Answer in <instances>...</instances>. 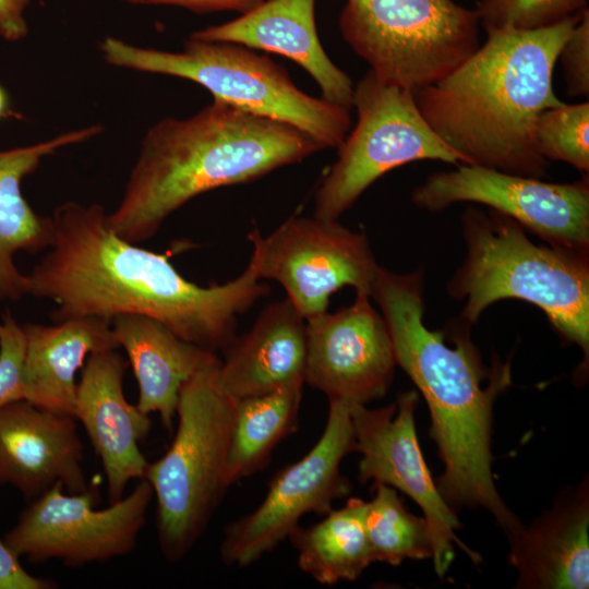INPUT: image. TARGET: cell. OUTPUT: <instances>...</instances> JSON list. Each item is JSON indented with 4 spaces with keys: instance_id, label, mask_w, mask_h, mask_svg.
Segmentation results:
<instances>
[{
    "instance_id": "obj_1",
    "label": "cell",
    "mask_w": 589,
    "mask_h": 589,
    "mask_svg": "<svg viewBox=\"0 0 589 589\" xmlns=\"http://www.w3.org/2000/svg\"><path fill=\"white\" fill-rule=\"evenodd\" d=\"M51 219L52 242L26 279L27 294L57 304L56 323L140 314L216 353L235 338L238 316L269 292L253 254L238 277L204 287L183 277L168 254L119 237L100 204L68 201Z\"/></svg>"
},
{
    "instance_id": "obj_2",
    "label": "cell",
    "mask_w": 589,
    "mask_h": 589,
    "mask_svg": "<svg viewBox=\"0 0 589 589\" xmlns=\"http://www.w3.org/2000/svg\"><path fill=\"white\" fill-rule=\"evenodd\" d=\"M422 273L396 274L380 267L371 298L381 309L393 341L397 364L424 397L431 414L444 472L436 488L450 506H480L489 510L506 536L521 524L497 493L492 477L491 422L496 397L510 384V366L500 361L489 370L472 344L468 328L446 330L423 323Z\"/></svg>"
},
{
    "instance_id": "obj_3",
    "label": "cell",
    "mask_w": 589,
    "mask_h": 589,
    "mask_svg": "<svg viewBox=\"0 0 589 589\" xmlns=\"http://www.w3.org/2000/svg\"><path fill=\"white\" fill-rule=\"evenodd\" d=\"M580 14L533 31L489 29L484 44L448 75L413 89L422 117L464 165L546 177L536 123L563 103L553 72Z\"/></svg>"
},
{
    "instance_id": "obj_4",
    "label": "cell",
    "mask_w": 589,
    "mask_h": 589,
    "mask_svg": "<svg viewBox=\"0 0 589 589\" xmlns=\"http://www.w3.org/2000/svg\"><path fill=\"white\" fill-rule=\"evenodd\" d=\"M321 149L316 140L290 124L214 99L189 118H165L148 129L107 223L137 244L195 196L252 182Z\"/></svg>"
},
{
    "instance_id": "obj_5",
    "label": "cell",
    "mask_w": 589,
    "mask_h": 589,
    "mask_svg": "<svg viewBox=\"0 0 589 589\" xmlns=\"http://www.w3.org/2000/svg\"><path fill=\"white\" fill-rule=\"evenodd\" d=\"M467 256L447 289L465 300L462 322L476 323L502 299L537 305L566 340L589 351L588 252L533 243L513 218L469 207L462 215Z\"/></svg>"
},
{
    "instance_id": "obj_6",
    "label": "cell",
    "mask_w": 589,
    "mask_h": 589,
    "mask_svg": "<svg viewBox=\"0 0 589 589\" xmlns=\"http://www.w3.org/2000/svg\"><path fill=\"white\" fill-rule=\"evenodd\" d=\"M220 361L181 387L171 445L144 474L156 498L158 544L169 563L193 549L231 485L227 464L236 399L218 385Z\"/></svg>"
},
{
    "instance_id": "obj_7",
    "label": "cell",
    "mask_w": 589,
    "mask_h": 589,
    "mask_svg": "<svg viewBox=\"0 0 589 589\" xmlns=\"http://www.w3.org/2000/svg\"><path fill=\"white\" fill-rule=\"evenodd\" d=\"M99 49L111 65L192 81L214 99L290 124L324 148L338 147L350 128L349 107L304 93L283 67L241 45L190 37L183 49L175 52L137 47L109 36Z\"/></svg>"
},
{
    "instance_id": "obj_8",
    "label": "cell",
    "mask_w": 589,
    "mask_h": 589,
    "mask_svg": "<svg viewBox=\"0 0 589 589\" xmlns=\"http://www.w3.org/2000/svg\"><path fill=\"white\" fill-rule=\"evenodd\" d=\"M338 25L377 79L412 91L445 77L480 46L476 9L454 0H347Z\"/></svg>"
},
{
    "instance_id": "obj_9",
    "label": "cell",
    "mask_w": 589,
    "mask_h": 589,
    "mask_svg": "<svg viewBox=\"0 0 589 589\" xmlns=\"http://www.w3.org/2000/svg\"><path fill=\"white\" fill-rule=\"evenodd\" d=\"M352 106L358 121L316 189L315 217L337 220L372 183L402 165L425 159L462 164L424 120L412 89L369 70L353 86Z\"/></svg>"
},
{
    "instance_id": "obj_10",
    "label": "cell",
    "mask_w": 589,
    "mask_h": 589,
    "mask_svg": "<svg viewBox=\"0 0 589 589\" xmlns=\"http://www.w3.org/2000/svg\"><path fill=\"white\" fill-rule=\"evenodd\" d=\"M328 401L326 424L314 446L272 478L255 509L226 526L219 545L225 565L244 568L254 564L288 539L303 516H324L335 501L351 492L350 481L340 472L342 459L354 452L349 406Z\"/></svg>"
},
{
    "instance_id": "obj_11",
    "label": "cell",
    "mask_w": 589,
    "mask_h": 589,
    "mask_svg": "<svg viewBox=\"0 0 589 589\" xmlns=\"http://www.w3.org/2000/svg\"><path fill=\"white\" fill-rule=\"evenodd\" d=\"M63 491L58 482L22 512L3 540L16 555L34 563L57 560L75 568L125 556L135 549L154 497L146 479L103 509L95 508L93 490Z\"/></svg>"
},
{
    "instance_id": "obj_12",
    "label": "cell",
    "mask_w": 589,
    "mask_h": 589,
    "mask_svg": "<svg viewBox=\"0 0 589 589\" xmlns=\"http://www.w3.org/2000/svg\"><path fill=\"white\" fill-rule=\"evenodd\" d=\"M249 240L260 277L277 281L305 320L327 311L344 287L371 297L381 267L366 236L337 220L292 216L267 237L254 229Z\"/></svg>"
},
{
    "instance_id": "obj_13",
    "label": "cell",
    "mask_w": 589,
    "mask_h": 589,
    "mask_svg": "<svg viewBox=\"0 0 589 589\" xmlns=\"http://www.w3.org/2000/svg\"><path fill=\"white\" fill-rule=\"evenodd\" d=\"M416 206L436 212L459 202L483 204L516 220L552 245L588 252V179L552 183L476 165L436 172L411 194Z\"/></svg>"
},
{
    "instance_id": "obj_14",
    "label": "cell",
    "mask_w": 589,
    "mask_h": 589,
    "mask_svg": "<svg viewBox=\"0 0 589 589\" xmlns=\"http://www.w3.org/2000/svg\"><path fill=\"white\" fill-rule=\"evenodd\" d=\"M418 394L400 393L396 402L370 409L348 404L354 436V452L361 454L358 478L362 483L387 484L410 496L423 510L435 572L443 576L455 556L454 544L473 562L479 555L456 536L460 524L440 494L423 459L414 425Z\"/></svg>"
},
{
    "instance_id": "obj_15",
    "label": "cell",
    "mask_w": 589,
    "mask_h": 589,
    "mask_svg": "<svg viewBox=\"0 0 589 589\" xmlns=\"http://www.w3.org/2000/svg\"><path fill=\"white\" fill-rule=\"evenodd\" d=\"M370 298L356 294L349 306L305 320L304 383L328 400L368 405L392 385L397 365L393 341Z\"/></svg>"
},
{
    "instance_id": "obj_16",
    "label": "cell",
    "mask_w": 589,
    "mask_h": 589,
    "mask_svg": "<svg viewBox=\"0 0 589 589\" xmlns=\"http://www.w3.org/2000/svg\"><path fill=\"white\" fill-rule=\"evenodd\" d=\"M127 362L117 349L92 353L77 382L74 418L84 425L107 479L109 504L131 480L144 478L148 461L139 444L151 430L149 414L124 397Z\"/></svg>"
},
{
    "instance_id": "obj_17",
    "label": "cell",
    "mask_w": 589,
    "mask_h": 589,
    "mask_svg": "<svg viewBox=\"0 0 589 589\" xmlns=\"http://www.w3.org/2000/svg\"><path fill=\"white\" fill-rule=\"evenodd\" d=\"M76 419L26 399L0 409V484L35 498L62 483L70 494L89 490Z\"/></svg>"
},
{
    "instance_id": "obj_18",
    "label": "cell",
    "mask_w": 589,
    "mask_h": 589,
    "mask_svg": "<svg viewBox=\"0 0 589 589\" xmlns=\"http://www.w3.org/2000/svg\"><path fill=\"white\" fill-rule=\"evenodd\" d=\"M314 8L315 0H264L241 16L196 31L190 37L209 43H231L284 56L313 77L323 98L351 108L352 81L322 47Z\"/></svg>"
},
{
    "instance_id": "obj_19",
    "label": "cell",
    "mask_w": 589,
    "mask_h": 589,
    "mask_svg": "<svg viewBox=\"0 0 589 589\" xmlns=\"http://www.w3.org/2000/svg\"><path fill=\"white\" fill-rule=\"evenodd\" d=\"M217 380L233 399L303 386L306 322L288 298L266 305L252 327L223 350Z\"/></svg>"
},
{
    "instance_id": "obj_20",
    "label": "cell",
    "mask_w": 589,
    "mask_h": 589,
    "mask_svg": "<svg viewBox=\"0 0 589 589\" xmlns=\"http://www.w3.org/2000/svg\"><path fill=\"white\" fill-rule=\"evenodd\" d=\"M587 482L557 501L530 527L507 536L518 587L587 589L589 584Z\"/></svg>"
},
{
    "instance_id": "obj_21",
    "label": "cell",
    "mask_w": 589,
    "mask_h": 589,
    "mask_svg": "<svg viewBox=\"0 0 589 589\" xmlns=\"http://www.w3.org/2000/svg\"><path fill=\"white\" fill-rule=\"evenodd\" d=\"M23 329L24 399L41 409L73 416L77 371L92 353L119 348L111 322L84 316L55 325L26 323Z\"/></svg>"
},
{
    "instance_id": "obj_22",
    "label": "cell",
    "mask_w": 589,
    "mask_h": 589,
    "mask_svg": "<svg viewBox=\"0 0 589 589\" xmlns=\"http://www.w3.org/2000/svg\"><path fill=\"white\" fill-rule=\"evenodd\" d=\"M111 329L137 381V408L146 414L158 413L164 428L171 432L181 387L219 358L145 315H117Z\"/></svg>"
},
{
    "instance_id": "obj_23",
    "label": "cell",
    "mask_w": 589,
    "mask_h": 589,
    "mask_svg": "<svg viewBox=\"0 0 589 589\" xmlns=\"http://www.w3.org/2000/svg\"><path fill=\"white\" fill-rule=\"evenodd\" d=\"M101 125L62 133L47 141L0 152V302L27 294L26 275L14 263L16 253L47 250L53 239L51 216L38 215L22 194V180L59 149L100 134Z\"/></svg>"
},
{
    "instance_id": "obj_24",
    "label": "cell",
    "mask_w": 589,
    "mask_h": 589,
    "mask_svg": "<svg viewBox=\"0 0 589 589\" xmlns=\"http://www.w3.org/2000/svg\"><path fill=\"white\" fill-rule=\"evenodd\" d=\"M365 501L351 497L310 526L296 527L288 540L299 568L321 585L354 581L373 563L364 527Z\"/></svg>"
},
{
    "instance_id": "obj_25",
    "label": "cell",
    "mask_w": 589,
    "mask_h": 589,
    "mask_svg": "<svg viewBox=\"0 0 589 589\" xmlns=\"http://www.w3.org/2000/svg\"><path fill=\"white\" fill-rule=\"evenodd\" d=\"M303 386L236 400L227 473L230 484L269 464L276 446L296 432Z\"/></svg>"
},
{
    "instance_id": "obj_26",
    "label": "cell",
    "mask_w": 589,
    "mask_h": 589,
    "mask_svg": "<svg viewBox=\"0 0 589 589\" xmlns=\"http://www.w3.org/2000/svg\"><path fill=\"white\" fill-rule=\"evenodd\" d=\"M374 494L365 502L364 527L373 562L393 566L405 560L432 558V545L424 518L406 509L396 490L373 483Z\"/></svg>"
},
{
    "instance_id": "obj_27",
    "label": "cell",
    "mask_w": 589,
    "mask_h": 589,
    "mask_svg": "<svg viewBox=\"0 0 589 589\" xmlns=\"http://www.w3.org/2000/svg\"><path fill=\"white\" fill-rule=\"evenodd\" d=\"M534 137L539 153L579 171H589V103H562L538 118Z\"/></svg>"
},
{
    "instance_id": "obj_28",
    "label": "cell",
    "mask_w": 589,
    "mask_h": 589,
    "mask_svg": "<svg viewBox=\"0 0 589 589\" xmlns=\"http://www.w3.org/2000/svg\"><path fill=\"white\" fill-rule=\"evenodd\" d=\"M587 8V0H480L476 11L485 31H533L557 24Z\"/></svg>"
},
{
    "instance_id": "obj_29",
    "label": "cell",
    "mask_w": 589,
    "mask_h": 589,
    "mask_svg": "<svg viewBox=\"0 0 589 589\" xmlns=\"http://www.w3.org/2000/svg\"><path fill=\"white\" fill-rule=\"evenodd\" d=\"M24 353L23 326L7 310L0 322V409L14 400L24 399Z\"/></svg>"
},
{
    "instance_id": "obj_30",
    "label": "cell",
    "mask_w": 589,
    "mask_h": 589,
    "mask_svg": "<svg viewBox=\"0 0 589 589\" xmlns=\"http://www.w3.org/2000/svg\"><path fill=\"white\" fill-rule=\"evenodd\" d=\"M572 97L589 96V10L584 9L580 19L564 41L558 56Z\"/></svg>"
},
{
    "instance_id": "obj_31",
    "label": "cell",
    "mask_w": 589,
    "mask_h": 589,
    "mask_svg": "<svg viewBox=\"0 0 589 589\" xmlns=\"http://www.w3.org/2000/svg\"><path fill=\"white\" fill-rule=\"evenodd\" d=\"M16 555L4 541L0 540V589H53L57 584L50 579L28 574Z\"/></svg>"
},
{
    "instance_id": "obj_32",
    "label": "cell",
    "mask_w": 589,
    "mask_h": 589,
    "mask_svg": "<svg viewBox=\"0 0 589 589\" xmlns=\"http://www.w3.org/2000/svg\"><path fill=\"white\" fill-rule=\"evenodd\" d=\"M134 4H170L189 9L196 13L233 10L248 12L264 0H123Z\"/></svg>"
},
{
    "instance_id": "obj_33",
    "label": "cell",
    "mask_w": 589,
    "mask_h": 589,
    "mask_svg": "<svg viewBox=\"0 0 589 589\" xmlns=\"http://www.w3.org/2000/svg\"><path fill=\"white\" fill-rule=\"evenodd\" d=\"M29 0H0V35L9 41L23 39L27 32L24 17Z\"/></svg>"
},
{
    "instance_id": "obj_34",
    "label": "cell",
    "mask_w": 589,
    "mask_h": 589,
    "mask_svg": "<svg viewBox=\"0 0 589 589\" xmlns=\"http://www.w3.org/2000/svg\"><path fill=\"white\" fill-rule=\"evenodd\" d=\"M7 106V98L3 89L0 87V116L4 112Z\"/></svg>"
}]
</instances>
